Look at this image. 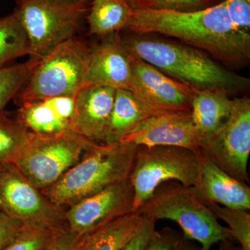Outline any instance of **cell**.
<instances>
[{
	"instance_id": "277c9868",
	"label": "cell",
	"mask_w": 250,
	"mask_h": 250,
	"mask_svg": "<svg viewBox=\"0 0 250 250\" xmlns=\"http://www.w3.org/2000/svg\"><path fill=\"white\" fill-rule=\"evenodd\" d=\"M135 213L144 218L170 220L178 224L184 236L196 242L202 250H210L220 242L234 241L231 231L195 193L193 188L168 181L156 189Z\"/></svg>"
},
{
	"instance_id": "52a82bcc",
	"label": "cell",
	"mask_w": 250,
	"mask_h": 250,
	"mask_svg": "<svg viewBox=\"0 0 250 250\" xmlns=\"http://www.w3.org/2000/svg\"><path fill=\"white\" fill-rule=\"evenodd\" d=\"M200 153L173 146H138L129 176L134 192L133 212L166 182L195 187L200 174Z\"/></svg>"
},
{
	"instance_id": "d6a6232c",
	"label": "cell",
	"mask_w": 250,
	"mask_h": 250,
	"mask_svg": "<svg viewBox=\"0 0 250 250\" xmlns=\"http://www.w3.org/2000/svg\"><path fill=\"white\" fill-rule=\"evenodd\" d=\"M216 250H243L241 247L236 246L233 244V241L227 240L218 243V247Z\"/></svg>"
},
{
	"instance_id": "8fae6325",
	"label": "cell",
	"mask_w": 250,
	"mask_h": 250,
	"mask_svg": "<svg viewBox=\"0 0 250 250\" xmlns=\"http://www.w3.org/2000/svg\"><path fill=\"white\" fill-rule=\"evenodd\" d=\"M131 92L155 116L191 113L194 88L171 78L141 59L131 57Z\"/></svg>"
},
{
	"instance_id": "4316f807",
	"label": "cell",
	"mask_w": 250,
	"mask_h": 250,
	"mask_svg": "<svg viewBox=\"0 0 250 250\" xmlns=\"http://www.w3.org/2000/svg\"><path fill=\"white\" fill-rule=\"evenodd\" d=\"M135 9L168 10L179 12L200 11L224 0H129Z\"/></svg>"
},
{
	"instance_id": "836d02e7",
	"label": "cell",
	"mask_w": 250,
	"mask_h": 250,
	"mask_svg": "<svg viewBox=\"0 0 250 250\" xmlns=\"http://www.w3.org/2000/svg\"><path fill=\"white\" fill-rule=\"evenodd\" d=\"M82 1H85V2H90V1H93V0H82Z\"/></svg>"
},
{
	"instance_id": "7c38bea8",
	"label": "cell",
	"mask_w": 250,
	"mask_h": 250,
	"mask_svg": "<svg viewBox=\"0 0 250 250\" xmlns=\"http://www.w3.org/2000/svg\"><path fill=\"white\" fill-rule=\"evenodd\" d=\"M134 188L130 179L82 199L65 211L67 228L82 236L104 224L133 213Z\"/></svg>"
},
{
	"instance_id": "f546056e",
	"label": "cell",
	"mask_w": 250,
	"mask_h": 250,
	"mask_svg": "<svg viewBox=\"0 0 250 250\" xmlns=\"http://www.w3.org/2000/svg\"><path fill=\"white\" fill-rule=\"evenodd\" d=\"M26 224L0 211V250H3L17 238Z\"/></svg>"
},
{
	"instance_id": "e575fe53",
	"label": "cell",
	"mask_w": 250,
	"mask_h": 250,
	"mask_svg": "<svg viewBox=\"0 0 250 250\" xmlns=\"http://www.w3.org/2000/svg\"><path fill=\"white\" fill-rule=\"evenodd\" d=\"M0 211H1V208H0Z\"/></svg>"
},
{
	"instance_id": "6da1fadb",
	"label": "cell",
	"mask_w": 250,
	"mask_h": 250,
	"mask_svg": "<svg viewBox=\"0 0 250 250\" xmlns=\"http://www.w3.org/2000/svg\"><path fill=\"white\" fill-rule=\"evenodd\" d=\"M125 29L139 35L156 33L175 38L232 68L250 62V35L235 29L224 1L190 12L135 9Z\"/></svg>"
},
{
	"instance_id": "cb8c5ba5",
	"label": "cell",
	"mask_w": 250,
	"mask_h": 250,
	"mask_svg": "<svg viewBox=\"0 0 250 250\" xmlns=\"http://www.w3.org/2000/svg\"><path fill=\"white\" fill-rule=\"evenodd\" d=\"M40 60L31 57L27 62L0 67V113L22 88Z\"/></svg>"
},
{
	"instance_id": "9c48e42d",
	"label": "cell",
	"mask_w": 250,
	"mask_h": 250,
	"mask_svg": "<svg viewBox=\"0 0 250 250\" xmlns=\"http://www.w3.org/2000/svg\"><path fill=\"white\" fill-rule=\"evenodd\" d=\"M0 208L26 225L65 229V210L44 196L13 164H0Z\"/></svg>"
},
{
	"instance_id": "484cf974",
	"label": "cell",
	"mask_w": 250,
	"mask_h": 250,
	"mask_svg": "<svg viewBox=\"0 0 250 250\" xmlns=\"http://www.w3.org/2000/svg\"><path fill=\"white\" fill-rule=\"evenodd\" d=\"M145 250H202L196 242L171 228L154 230Z\"/></svg>"
},
{
	"instance_id": "4dcf8cb0",
	"label": "cell",
	"mask_w": 250,
	"mask_h": 250,
	"mask_svg": "<svg viewBox=\"0 0 250 250\" xmlns=\"http://www.w3.org/2000/svg\"><path fill=\"white\" fill-rule=\"evenodd\" d=\"M77 237L67 229L59 230L54 233L42 250H72Z\"/></svg>"
},
{
	"instance_id": "44dd1931",
	"label": "cell",
	"mask_w": 250,
	"mask_h": 250,
	"mask_svg": "<svg viewBox=\"0 0 250 250\" xmlns=\"http://www.w3.org/2000/svg\"><path fill=\"white\" fill-rule=\"evenodd\" d=\"M129 0H93L86 21L90 35L106 37L125 29L134 14Z\"/></svg>"
},
{
	"instance_id": "5b68a950",
	"label": "cell",
	"mask_w": 250,
	"mask_h": 250,
	"mask_svg": "<svg viewBox=\"0 0 250 250\" xmlns=\"http://www.w3.org/2000/svg\"><path fill=\"white\" fill-rule=\"evenodd\" d=\"M16 14L27 35L30 57L42 59L80 31L89 9L82 0H16Z\"/></svg>"
},
{
	"instance_id": "e0dca14e",
	"label": "cell",
	"mask_w": 250,
	"mask_h": 250,
	"mask_svg": "<svg viewBox=\"0 0 250 250\" xmlns=\"http://www.w3.org/2000/svg\"><path fill=\"white\" fill-rule=\"evenodd\" d=\"M200 174L194 190L202 201L211 202L229 208L250 209V187L213 164L200 152Z\"/></svg>"
},
{
	"instance_id": "f1b7e54d",
	"label": "cell",
	"mask_w": 250,
	"mask_h": 250,
	"mask_svg": "<svg viewBox=\"0 0 250 250\" xmlns=\"http://www.w3.org/2000/svg\"><path fill=\"white\" fill-rule=\"evenodd\" d=\"M229 16L237 31L250 35V0H224Z\"/></svg>"
},
{
	"instance_id": "5bb4252c",
	"label": "cell",
	"mask_w": 250,
	"mask_h": 250,
	"mask_svg": "<svg viewBox=\"0 0 250 250\" xmlns=\"http://www.w3.org/2000/svg\"><path fill=\"white\" fill-rule=\"evenodd\" d=\"M90 47L91 53L85 85H101L131 91V57L118 33L102 39Z\"/></svg>"
},
{
	"instance_id": "3957f363",
	"label": "cell",
	"mask_w": 250,
	"mask_h": 250,
	"mask_svg": "<svg viewBox=\"0 0 250 250\" xmlns=\"http://www.w3.org/2000/svg\"><path fill=\"white\" fill-rule=\"evenodd\" d=\"M137 147L123 143H96L57 182L41 191L54 205L69 207L129 179Z\"/></svg>"
},
{
	"instance_id": "ba28073f",
	"label": "cell",
	"mask_w": 250,
	"mask_h": 250,
	"mask_svg": "<svg viewBox=\"0 0 250 250\" xmlns=\"http://www.w3.org/2000/svg\"><path fill=\"white\" fill-rule=\"evenodd\" d=\"M95 144L75 131L53 136L31 134L13 164L42 190L57 182Z\"/></svg>"
},
{
	"instance_id": "8992f818",
	"label": "cell",
	"mask_w": 250,
	"mask_h": 250,
	"mask_svg": "<svg viewBox=\"0 0 250 250\" xmlns=\"http://www.w3.org/2000/svg\"><path fill=\"white\" fill-rule=\"evenodd\" d=\"M91 49L75 39L41 59L14 99L20 104L52 97L75 96L85 84Z\"/></svg>"
},
{
	"instance_id": "7402d4cb",
	"label": "cell",
	"mask_w": 250,
	"mask_h": 250,
	"mask_svg": "<svg viewBox=\"0 0 250 250\" xmlns=\"http://www.w3.org/2000/svg\"><path fill=\"white\" fill-rule=\"evenodd\" d=\"M26 55L30 56L29 41L16 14L0 18V67Z\"/></svg>"
},
{
	"instance_id": "7a4b0ae2",
	"label": "cell",
	"mask_w": 250,
	"mask_h": 250,
	"mask_svg": "<svg viewBox=\"0 0 250 250\" xmlns=\"http://www.w3.org/2000/svg\"><path fill=\"white\" fill-rule=\"evenodd\" d=\"M131 57L141 59L167 76L194 89L228 94L248 89L249 79L237 75L190 47L137 36L121 39Z\"/></svg>"
},
{
	"instance_id": "ac0fdd59",
	"label": "cell",
	"mask_w": 250,
	"mask_h": 250,
	"mask_svg": "<svg viewBox=\"0 0 250 250\" xmlns=\"http://www.w3.org/2000/svg\"><path fill=\"white\" fill-rule=\"evenodd\" d=\"M146 218L133 212L77 237L72 250H122L141 231Z\"/></svg>"
},
{
	"instance_id": "2e32d148",
	"label": "cell",
	"mask_w": 250,
	"mask_h": 250,
	"mask_svg": "<svg viewBox=\"0 0 250 250\" xmlns=\"http://www.w3.org/2000/svg\"><path fill=\"white\" fill-rule=\"evenodd\" d=\"M116 88L85 85L75 95V130L85 139L103 144L111 118Z\"/></svg>"
},
{
	"instance_id": "603a6c76",
	"label": "cell",
	"mask_w": 250,
	"mask_h": 250,
	"mask_svg": "<svg viewBox=\"0 0 250 250\" xmlns=\"http://www.w3.org/2000/svg\"><path fill=\"white\" fill-rule=\"evenodd\" d=\"M17 119L9 118L4 111L0 113V164H14L31 137Z\"/></svg>"
},
{
	"instance_id": "9a60e30c",
	"label": "cell",
	"mask_w": 250,
	"mask_h": 250,
	"mask_svg": "<svg viewBox=\"0 0 250 250\" xmlns=\"http://www.w3.org/2000/svg\"><path fill=\"white\" fill-rule=\"evenodd\" d=\"M75 95L23 102L16 119L31 134L53 136L75 131Z\"/></svg>"
},
{
	"instance_id": "30bf717a",
	"label": "cell",
	"mask_w": 250,
	"mask_h": 250,
	"mask_svg": "<svg viewBox=\"0 0 250 250\" xmlns=\"http://www.w3.org/2000/svg\"><path fill=\"white\" fill-rule=\"evenodd\" d=\"M201 151L224 172L237 180L249 183V98L233 100L228 119L217 131L204 139Z\"/></svg>"
},
{
	"instance_id": "ffe728a7",
	"label": "cell",
	"mask_w": 250,
	"mask_h": 250,
	"mask_svg": "<svg viewBox=\"0 0 250 250\" xmlns=\"http://www.w3.org/2000/svg\"><path fill=\"white\" fill-rule=\"evenodd\" d=\"M233 103V100L223 92L194 89L192 119L203 141L228 119Z\"/></svg>"
},
{
	"instance_id": "d6986e66",
	"label": "cell",
	"mask_w": 250,
	"mask_h": 250,
	"mask_svg": "<svg viewBox=\"0 0 250 250\" xmlns=\"http://www.w3.org/2000/svg\"><path fill=\"white\" fill-rule=\"evenodd\" d=\"M153 116L155 114L134 93L128 90L116 89L114 105L103 143H119Z\"/></svg>"
},
{
	"instance_id": "d4e9b609",
	"label": "cell",
	"mask_w": 250,
	"mask_h": 250,
	"mask_svg": "<svg viewBox=\"0 0 250 250\" xmlns=\"http://www.w3.org/2000/svg\"><path fill=\"white\" fill-rule=\"evenodd\" d=\"M217 218L228 224L233 239L243 250H250V213L249 210L229 208L214 202L202 201Z\"/></svg>"
},
{
	"instance_id": "1f68e13d",
	"label": "cell",
	"mask_w": 250,
	"mask_h": 250,
	"mask_svg": "<svg viewBox=\"0 0 250 250\" xmlns=\"http://www.w3.org/2000/svg\"><path fill=\"white\" fill-rule=\"evenodd\" d=\"M156 223L152 219L146 218L141 231L122 250H145L152 233L156 229Z\"/></svg>"
},
{
	"instance_id": "4fadbf2b",
	"label": "cell",
	"mask_w": 250,
	"mask_h": 250,
	"mask_svg": "<svg viewBox=\"0 0 250 250\" xmlns=\"http://www.w3.org/2000/svg\"><path fill=\"white\" fill-rule=\"evenodd\" d=\"M202 142L191 113H174L152 117L119 143L137 146H173L200 153Z\"/></svg>"
},
{
	"instance_id": "83f0119b",
	"label": "cell",
	"mask_w": 250,
	"mask_h": 250,
	"mask_svg": "<svg viewBox=\"0 0 250 250\" xmlns=\"http://www.w3.org/2000/svg\"><path fill=\"white\" fill-rule=\"evenodd\" d=\"M56 231L42 227L26 225L17 238L3 250H42Z\"/></svg>"
}]
</instances>
